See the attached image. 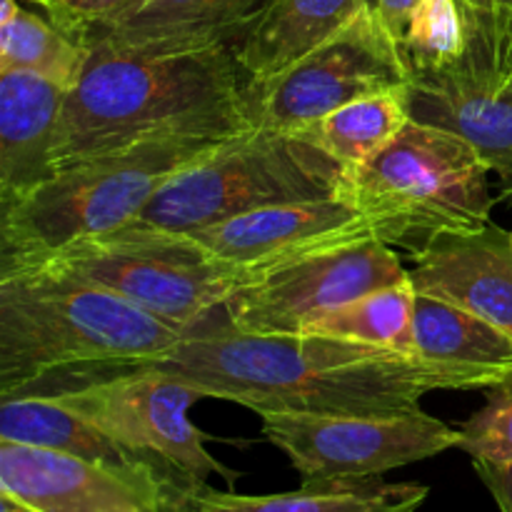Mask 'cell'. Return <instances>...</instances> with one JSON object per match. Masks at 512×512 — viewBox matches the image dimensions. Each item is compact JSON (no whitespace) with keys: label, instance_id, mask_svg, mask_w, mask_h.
Here are the masks:
<instances>
[{"label":"cell","instance_id":"7c38bea8","mask_svg":"<svg viewBox=\"0 0 512 512\" xmlns=\"http://www.w3.org/2000/svg\"><path fill=\"white\" fill-rule=\"evenodd\" d=\"M190 235L210 253L253 275L315 250L375 238V228L368 215L333 195L250 210Z\"/></svg>","mask_w":512,"mask_h":512},{"label":"cell","instance_id":"7a4b0ae2","mask_svg":"<svg viewBox=\"0 0 512 512\" xmlns=\"http://www.w3.org/2000/svg\"><path fill=\"white\" fill-rule=\"evenodd\" d=\"M80 43L85 65L60 113L55 170L158 135L233 138L255 128L235 40L128 43L88 35Z\"/></svg>","mask_w":512,"mask_h":512},{"label":"cell","instance_id":"8fae6325","mask_svg":"<svg viewBox=\"0 0 512 512\" xmlns=\"http://www.w3.org/2000/svg\"><path fill=\"white\" fill-rule=\"evenodd\" d=\"M263 435L305 480L373 478L460 448V428L425 410L393 415L260 413Z\"/></svg>","mask_w":512,"mask_h":512},{"label":"cell","instance_id":"d6986e66","mask_svg":"<svg viewBox=\"0 0 512 512\" xmlns=\"http://www.w3.org/2000/svg\"><path fill=\"white\" fill-rule=\"evenodd\" d=\"M430 490L420 483L373 478L305 480L293 493L235 495L205 485L193 512H415Z\"/></svg>","mask_w":512,"mask_h":512},{"label":"cell","instance_id":"ac0fdd59","mask_svg":"<svg viewBox=\"0 0 512 512\" xmlns=\"http://www.w3.org/2000/svg\"><path fill=\"white\" fill-rule=\"evenodd\" d=\"M375 0H265L235 40V60L248 83H265L343 28Z\"/></svg>","mask_w":512,"mask_h":512},{"label":"cell","instance_id":"484cf974","mask_svg":"<svg viewBox=\"0 0 512 512\" xmlns=\"http://www.w3.org/2000/svg\"><path fill=\"white\" fill-rule=\"evenodd\" d=\"M485 405L460 425V450L473 460H512V373L483 390Z\"/></svg>","mask_w":512,"mask_h":512},{"label":"cell","instance_id":"6da1fadb","mask_svg":"<svg viewBox=\"0 0 512 512\" xmlns=\"http://www.w3.org/2000/svg\"><path fill=\"white\" fill-rule=\"evenodd\" d=\"M155 368L255 413H415L430 390H485L505 373L435 363L413 353L323 338L200 330L185 335ZM510 375V373H508Z\"/></svg>","mask_w":512,"mask_h":512},{"label":"cell","instance_id":"4fadbf2b","mask_svg":"<svg viewBox=\"0 0 512 512\" xmlns=\"http://www.w3.org/2000/svg\"><path fill=\"white\" fill-rule=\"evenodd\" d=\"M415 293L480 315L512 335V233L495 223L443 230L410 255Z\"/></svg>","mask_w":512,"mask_h":512},{"label":"cell","instance_id":"e0dca14e","mask_svg":"<svg viewBox=\"0 0 512 512\" xmlns=\"http://www.w3.org/2000/svg\"><path fill=\"white\" fill-rule=\"evenodd\" d=\"M68 85L28 70L0 73V213L55 175V135Z\"/></svg>","mask_w":512,"mask_h":512},{"label":"cell","instance_id":"f546056e","mask_svg":"<svg viewBox=\"0 0 512 512\" xmlns=\"http://www.w3.org/2000/svg\"><path fill=\"white\" fill-rule=\"evenodd\" d=\"M418 5L420 0H375V8H378L380 18H383V23L388 25V30L395 35L398 43H403L410 15L415 13Z\"/></svg>","mask_w":512,"mask_h":512},{"label":"cell","instance_id":"7402d4cb","mask_svg":"<svg viewBox=\"0 0 512 512\" xmlns=\"http://www.w3.org/2000/svg\"><path fill=\"white\" fill-rule=\"evenodd\" d=\"M405 88L353 100L295 133H303L305 138L313 140L345 170L355 168L373 158L405 128L410 120Z\"/></svg>","mask_w":512,"mask_h":512},{"label":"cell","instance_id":"9c48e42d","mask_svg":"<svg viewBox=\"0 0 512 512\" xmlns=\"http://www.w3.org/2000/svg\"><path fill=\"white\" fill-rule=\"evenodd\" d=\"M405 280L408 270L388 243L355 240L248 275L223 310L240 333L298 335L343 303Z\"/></svg>","mask_w":512,"mask_h":512},{"label":"cell","instance_id":"ba28073f","mask_svg":"<svg viewBox=\"0 0 512 512\" xmlns=\"http://www.w3.org/2000/svg\"><path fill=\"white\" fill-rule=\"evenodd\" d=\"M410 83L403 48L380 18L365 5L305 58L265 83H248L255 128L303 130L323 115Z\"/></svg>","mask_w":512,"mask_h":512},{"label":"cell","instance_id":"4dcf8cb0","mask_svg":"<svg viewBox=\"0 0 512 512\" xmlns=\"http://www.w3.org/2000/svg\"><path fill=\"white\" fill-rule=\"evenodd\" d=\"M0 512H38V510L28 508V505H25V503L15 500L13 495L0 493Z\"/></svg>","mask_w":512,"mask_h":512},{"label":"cell","instance_id":"603a6c76","mask_svg":"<svg viewBox=\"0 0 512 512\" xmlns=\"http://www.w3.org/2000/svg\"><path fill=\"white\" fill-rule=\"evenodd\" d=\"M413 308L415 288L405 280L343 303L313 320L303 333L413 353Z\"/></svg>","mask_w":512,"mask_h":512},{"label":"cell","instance_id":"1f68e13d","mask_svg":"<svg viewBox=\"0 0 512 512\" xmlns=\"http://www.w3.org/2000/svg\"><path fill=\"white\" fill-rule=\"evenodd\" d=\"M28 3H35V5H40V8H43V10H48L50 5L55 3V0H28Z\"/></svg>","mask_w":512,"mask_h":512},{"label":"cell","instance_id":"cb8c5ba5","mask_svg":"<svg viewBox=\"0 0 512 512\" xmlns=\"http://www.w3.org/2000/svg\"><path fill=\"white\" fill-rule=\"evenodd\" d=\"M85 65V45L63 33L53 20L20 8L0 25V73L28 70L73 88Z\"/></svg>","mask_w":512,"mask_h":512},{"label":"cell","instance_id":"30bf717a","mask_svg":"<svg viewBox=\"0 0 512 512\" xmlns=\"http://www.w3.org/2000/svg\"><path fill=\"white\" fill-rule=\"evenodd\" d=\"M203 398H208L203 390L175 375L133 365L48 400L90 420L128 448L163 460L200 488L208 485L210 475L235 483L238 473L208 453L205 433L188 418L190 408Z\"/></svg>","mask_w":512,"mask_h":512},{"label":"cell","instance_id":"f1b7e54d","mask_svg":"<svg viewBox=\"0 0 512 512\" xmlns=\"http://www.w3.org/2000/svg\"><path fill=\"white\" fill-rule=\"evenodd\" d=\"M475 473L483 480L485 488L498 503L500 512H512V460L505 463H488V460H473Z\"/></svg>","mask_w":512,"mask_h":512},{"label":"cell","instance_id":"52a82bcc","mask_svg":"<svg viewBox=\"0 0 512 512\" xmlns=\"http://www.w3.org/2000/svg\"><path fill=\"white\" fill-rule=\"evenodd\" d=\"M35 265L113 290L183 333L200 328L248 278L190 233L138 223L75 240Z\"/></svg>","mask_w":512,"mask_h":512},{"label":"cell","instance_id":"2e32d148","mask_svg":"<svg viewBox=\"0 0 512 512\" xmlns=\"http://www.w3.org/2000/svg\"><path fill=\"white\" fill-rule=\"evenodd\" d=\"M410 120L460 135L498 175V200L512 205V83L500 88L465 65L413 70Z\"/></svg>","mask_w":512,"mask_h":512},{"label":"cell","instance_id":"83f0119b","mask_svg":"<svg viewBox=\"0 0 512 512\" xmlns=\"http://www.w3.org/2000/svg\"><path fill=\"white\" fill-rule=\"evenodd\" d=\"M488 80L500 88L512 83V0H498V43Z\"/></svg>","mask_w":512,"mask_h":512},{"label":"cell","instance_id":"9a60e30c","mask_svg":"<svg viewBox=\"0 0 512 512\" xmlns=\"http://www.w3.org/2000/svg\"><path fill=\"white\" fill-rule=\"evenodd\" d=\"M0 440L35 445L115 470L163 495L178 512H193L200 485L168 463L128 448L90 420L48 398L0 400Z\"/></svg>","mask_w":512,"mask_h":512},{"label":"cell","instance_id":"4316f807","mask_svg":"<svg viewBox=\"0 0 512 512\" xmlns=\"http://www.w3.org/2000/svg\"><path fill=\"white\" fill-rule=\"evenodd\" d=\"M145 0H55L45 13L63 33L75 40L90 33L110 30L133 18Z\"/></svg>","mask_w":512,"mask_h":512},{"label":"cell","instance_id":"d4e9b609","mask_svg":"<svg viewBox=\"0 0 512 512\" xmlns=\"http://www.w3.org/2000/svg\"><path fill=\"white\" fill-rule=\"evenodd\" d=\"M413 70H438L460 63L468 50V30L460 0H420L400 43Z\"/></svg>","mask_w":512,"mask_h":512},{"label":"cell","instance_id":"8992f818","mask_svg":"<svg viewBox=\"0 0 512 512\" xmlns=\"http://www.w3.org/2000/svg\"><path fill=\"white\" fill-rule=\"evenodd\" d=\"M343 175L303 133L250 128L175 173L130 223L195 233L268 205L333 198Z\"/></svg>","mask_w":512,"mask_h":512},{"label":"cell","instance_id":"3957f363","mask_svg":"<svg viewBox=\"0 0 512 512\" xmlns=\"http://www.w3.org/2000/svg\"><path fill=\"white\" fill-rule=\"evenodd\" d=\"M188 333L50 265L0 273V400L53 398L165 358Z\"/></svg>","mask_w":512,"mask_h":512},{"label":"cell","instance_id":"5b68a950","mask_svg":"<svg viewBox=\"0 0 512 512\" xmlns=\"http://www.w3.org/2000/svg\"><path fill=\"white\" fill-rule=\"evenodd\" d=\"M338 195L368 215L375 238L408 255L443 230L488 223L498 203L490 168L473 145L418 120H408L373 158L345 170Z\"/></svg>","mask_w":512,"mask_h":512},{"label":"cell","instance_id":"277c9868","mask_svg":"<svg viewBox=\"0 0 512 512\" xmlns=\"http://www.w3.org/2000/svg\"><path fill=\"white\" fill-rule=\"evenodd\" d=\"M225 140L230 138L158 135L63 165L23 203L0 213V273L40 263L75 240L123 228L175 173Z\"/></svg>","mask_w":512,"mask_h":512},{"label":"cell","instance_id":"5bb4252c","mask_svg":"<svg viewBox=\"0 0 512 512\" xmlns=\"http://www.w3.org/2000/svg\"><path fill=\"white\" fill-rule=\"evenodd\" d=\"M0 493L38 512H178L115 470L10 440H0Z\"/></svg>","mask_w":512,"mask_h":512},{"label":"cell","instance_id":"44dd1931","mask_svg":"<svg viewBox=\"0 0 512 512\" xmlns=\"http://www.w3.org/2000/svg\"><path fill=\"white\" fill-rule=\"evenodd\" d=\"M263 3L265 0H145L133 18L90 35H110L128 43L238 40Z\"/></svg>","mask_w":512,"mask_h":512},{"label":"cell","instance_id":"ffe728a7","mask_svg":"<svg viewBox=\"0 0 512 512\" xmlns=\"http://www.w3.org/2000/svg\"><path fill=\"white\" fill-rule=\"evenodd\" d=\"M413 353L435 363L512 373V335L480 315L415 293Z\"/></svg>","mask_w":512,"mask_h":512}]
</instances>
